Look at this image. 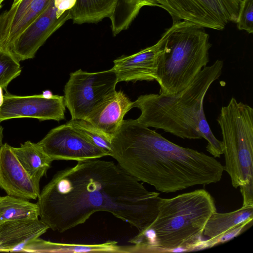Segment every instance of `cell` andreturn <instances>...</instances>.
I'll return each instance as SVG.
<instances>
[{
  "instance_id": "6da1fadb",
  "label": "cell",
  "mask_w": 253,
  "mask_h": 253,
  "mask_svg": "<svg viewBox=\"0 0 253 253\" xmlns=\"http://www.w3.org/2000/svg\"><path fill=\"white\" fill-rule=\"evenodd\" d=\"M139 181L113 161H78L57 171L40 192V219L63 233L103 211L141 231L157 216L161 197Z\"/></svg>"
},
{
  "instance_id": "7a4b0ae2",
  "label": "cell",
  "mask_w": 253,
  "mask_h": 253,
  "mask_svg": "<svg viewBox=\"0 0 253 253\" xmlns=\"http://www.w3.org/2000/svg\"><path fill=\"white\" fill-rule=\"evenodd\" d=\"M111 143V156L122 169L163 193L222 179L223 166L215 158L178 145L136 119L124 120Z\"/></svg>"
},
{
  "instance_id": "3957f363",
  "label": "cell",
  "mask_w": 253,
  "mask_h": 253,
  "mask_svg": "<svg viewBox=\"0 0 253 253\" xmlns=\"http://www.w3.org/2000/svg\"><path fill=\"white\" fill-rule=\"evenodd\" d=\"M223 62L216 60L204 67L184 89L173 94L150 93L133 102L141 114L136 119L147 126L161 129L183 139L204 138L206 150L214 158L223 153L222 141L213 134L203 109V102L211 84L222 74Z\"/></svg>"
},
{
  "instance_id": "277c9868",
  "label": "cell",
  "mask_w": 253,
  "mask_h": 253,
  "mask_svg": "<svg viewBox=\"0 0 253 253\" xmlns=\"http://www.w3.org/2000/svg\"><path fill=\"white\" fill-rule=\"evenodd\" d=\"M216 212L214 200L205 189L161 198L155 219L128 241L134 245L131 252L194 250L201 241L208 219Z\"/></svg>"
},
{
  "instance_id": "5b68a950",
  "label": "cell",
  "mask_w": 253,
  "mask_h": 253,
  "mask_svg": "<svg viewBox=\"0 0 253 253\" xmlns=\"http://www.w3.org/2000/svg\"><path fill=\"white\" fill-rule=\"evenodd\" d=\"M156 81L159 94L184 89L209 62L210 36L203 27L185 21L172 22L161 37Z\"/></svg>"
},
{
  "instance_id": "8992f818",
  "label": "cell",
  "mask_w": 253,
  "mask_h": 253,
  "mask_svg": "<svg viewBox=\"0 0 253 253\" xmlns=\"http://www.w3.org/2000/svg\"><path fill=\"white\" fill-rule=\"evenodd\" d=\"M223 145V169L240 187L243 206H253V109L232 97L217 119Z\"/></svg>"
},
{
  "instance_id": "52a82bcc",
  "label": "cell",
  "mask_w": 253,
  "mask_h": 253,
  "mask_svg": "<svg viewBox=\"0 0 253 253\" xmlns=\"http://www.w3.org/2000/svg\"><path fill=\"white\" fill-rule=\"evenodd\" d=\"M118 83L111 69L93 73L79 69L71 73L64 89L71 119L84 120L116 91Z\"/></svg>"
},
{
  "instance_id": "ba28073f",
  "label": "cell",
  "mask_w": 253,
  "mask_h": 253,
  "mask_svg": "<svg viewBox=\"0 0 253 253\" xmlns=\"http://www.w3.org/2000/svg\"><path fill=\"white\" fill-rule=\"evenodd\" d=\"M172 22L185 21L204 28L223 30L236 22L240 0H156Z\"/></svg>"
},
{
  "instance_id": "9c48e42d",
  "label": "cell",
  "mask_w": 253,
  "mask_h": 253,
  "mask_svg": "<svg viewBox=\"0 0 253 253\" xmlns=\"http://www.w3.org/2000/svg\"><path fill=\"white\" fill-rule=\"evenodd\" d=\"M38 144L52 161H81L108 156L68 122L51 129Z\"/></svg>"
},
{
  "instance_id": "30bf717a",
  "label": "cell",
  "mask_w": 253,
  "mask_h": 253,
  "mask_svg": "<svg viewBox=\"0 0 253 253\" xmlns=\"http://www.w3.org/2000/svg\"><path fill=\"white\" fill-rule=\"evenodd\" d=\"M5 92L0 106V122L15 118H35L40 121L65 119L64 96L53 95L48 98L42 94L18 96Z\"/></svg>"
},
{
  "instance_id": "8fae6325",
  "label": "cell",
  "mask_w": 253,
  "mask_h": 253,
  "mask_svg": "<svg viewBox=\"0 0 253 253\" xmlns=\"http://www.w3.org/2000/svg\"><path fill=\"white\" fill-rule=\"evenodd\" d=\"M70 10L59 16L51 0L44 11L16 39L9 49L20 62L33 58L52 34L71 19Z\"/></svg>"
},
{
  "instance_id": "7c38bea8",
  "label": "cell",
  "mask_w": 253,
  "mask_h": 253,
  "mask_svg": "<svg viewBox=\"0 0 253 253\" xmlns=\"http://www.w3.org/2000/svg\"><path fill=\"white\" fill-rule=\"evenodd\" d=\"M0 188L7 195L26 200H36L40 183L34 181L22 167L7 143L0 147Z\"/></svg>"
},
{
  "instance_id": "4fadbf2b",
  "label": "cell",
  "mask_w": 253,
  "mask_h": 253,
  "mask_svg": "<svg viewBox=\"0 0 253 253\" xmlns=\"http://www.w3.org/2000/svg\"><path fill=\"white\" fill-rule=\"evenodd\" d=\"M161 38L154 45L129 56H123L114 61L111 69L120 82L156 80L158 57L162 52Z\"/></svg>"
},
{
  "instance_id": "5bb4252c",
  "label": "cell",
  "mask_w": 253,
  "mask_h": 253,
  "mask_svg": "<svg viewBox=\"0 0 253 253\" xmlns=\"http://www.w3.org/2000/svg\"><path fill=\"white\" fill-rule=\"evenodd\" d=\"M49 227L40 219H20L0 223V252H24L32 241Z\"/></svg>"
},
{
  "instance_id": "9a60e30c",
  "label": "cell",
  "mask_w": 253,
  "mask_h": 253,
  "mask_svg": "<svg viewBox=\"0 0 253 253\" xmlns=\"http://www.w3.org/2000/svg\"><path fill=\"white\" fill-rule=\"evenodd\" d=\"M132 104L123 91L116 90L84 120L112 138L121 126L125 115L132 108Z\"/></svg>"
},
{
  "instance_id": "2e32d148",
  "label": "cell",
  "mask_w": 253,
  "mask_h": 253,
  "mask_svg": "<svg viewBox=\"0 0 253 253\" xmlns=\"http://www.w3.org/2000/svg\"><path fill=\"white\" fill-rule=\"evenodd\" d=\"M51 0H20L0 37V47L9 48L19 35L46 8Z\"/></svg>"
},
{
  "instance_id": "e0dca14e",
  "label": "cell",
  "mask_w": 253,
  "mask_h": 253,
  "mask_svg": "<svg viewBox=\"0 0 253 253\" xmlns=\"http://www.w3.org/2000/svg\"><path fill=\"white\" fill-rule=\"evenodd\" d=\"M126 246H121L116 241L98 244H78L54 243L40 237L31 242L24 252L29 253H126Z\"/></svg>"
},
{
  "instance_id": "ac0fdd59",
  "label": "cell",
  "mask_w": 253,
  "mask_h": 253,
  "mask_svg": "<svg viewBox=\"0 0 253 253\" xmlns=\"http://www.w3.org/2000/svg\"><path fill=\"white\" fill-rule=\"evenodd\" d=\"M20 164L30 176L40 183L41 178L46 175L52 162L38 143L27 140L19 147H12Z\"/></svg>"
},
{
  "instance_id": "d6986e66",
  "label": "cell",
  "mask_w": 253,
  "mask_h": 253,
  "mask_svg": "<svg viewBox=\"0 0 253 253\" xmlns=\"http://www.w3.org/2000/svg\"><path fill=\"white\" fill-rule=\"evenodd\" d=\"M121 0H76L71 9L74 24L95 23L110 19Z\"/></svg>"
},
{
  "instance_id": "ffe728a7",
  "label": "cell",
  "mask_w": 253,
  "mask_h": 253,
  "mask_svg": "<svg viewBox=\"0 0 253 253\" xmlns=\"http://www.w3.org/2000/svg\"><path fill=\"white\" fill-rule=\"evenodd\" d=\"M253 219V206H242L235 211L215 212L208 219L203 232L209 239L217 238L235 227Z\"/></svg>"
},
{
  "instance_id": "44dd1931",
  "label": "cell",
  "mask_w": 253,
  "mask_h": 253,
  "mask_svg": "<svg viewBox=\"0 0 253 253\" xmlns=\"http://www.w3.org/2000/svg\"><path fill=\"white\" fill-rule=\"evenodd\" d=\"M38 203L7 195L0 197V223L20 219H38Z\"/></svg>"
},
{
  "instance_id": "7402d4cb",
  "label": "cell",
  "mask_w": 253,
  "mask_h": 253,
  "mask_svg": "<svg viewBox=\"0 0 253 253\" xmlns=\"http://www.w3.org/2000/svg\"><path fill=\"white\" fill-rule=\"evenodd\" d=\"M69 124L84 135L96 146L111 156V137L85 120L71 119Z\"/></svg>"
},
{
  "instance_id": "603a6c76",
  "label": "cell",
  "mask_w": 253,
  "mask_h": 253,
  "mask_svg": "<svg viewBox=\"0 0 253 253\" xmlns=\"http://www.w3.org/2000/svg\"><path fill=\"white\" fill-rule=\"evenodd\" d=\"M19 61L9 48L0 47V87L6 91L7 86L21 73Z\"/></svg>"
},
{
  "instance_id": "cb8c5ba5",
  "label": "cell",
  "mask_w": 253,
  "mask_h": 253,
  "mask_svg": "<svg viewBox=\"0 0 253 253\" xmlns=\"http://www.w3.org/2000/svg\"><path fill=\"white\" fill-rule=\"evenodd\" d=\"M239 30L253 32V0H240L236 21Z\"/></svg>"
},
{
  "instance_id": "d4e9b609",
  "label": "cell",
  "mask_w": 253,
  "mask_h": 253,
  "mask_svg": "<svg viewBox=\"0 0 253 253\" xmlns=\"http://www.w3.org/2000/svg\"><path fill=\"white\" fill-rule=\"evenodd\" d=\"M252 224L253 220H248L228 231L217 238L209 239L203 243H201V241L198 246L200 247V249H207L226 242L242 234Z\"/></svg>"
},
{
  "instance_id": "484cf974",
  "label": "cell",
  "mask_w": 253,
  "mask_h": 253,
  "mask_svg": "<svg viewBox=\"0 0 253 253\" xmlns=\"http://www.w3.org/2000/svg\"><path fill=\"white\" fill-rule=\"evenodd\" d=\"M76 0H54V3L59 16L70 10L75 5Z\"/></svg>"
},
{
  "instance_id": "4316f807",
  "label": "cell",
  "mask_w": 253,
  "mask_h": 253,
  "mask_svg": "<svg viewBox=\"0 0 253 253\" xmlns=\"http://www.w3.org/2000/svg\"><path fill=\"white\" fill-rule=\"evenodd\" d=\"M15 10V7L11 6L10 9L0 15V37L3 32L7 21Z\"/></svg>"
},
{
  "instance_id": "83f0119b",
  "label": "cell",
  "mask_w": 253,
  "mask_h": 253,
  "mask_svg": "<svg viewBox=\"0 0 253 253\" xmlns=\"http://www.w3.org/2000/svg\"><path fill=\"white\" fill-rule=\"evenodd\" d=\"M42 94L44 97L48 98H51L53 96V94H52V92L48 90L43 91Z\"/></svg>"
},
{
  "instance_id": "f1b7e54d",
  "label": "cell",
  "mask_w": 253,
  "mask_h": 253,
  "mask_svg": "<svg viewBox=\"0 0 253 253\" xmlns=\"http://www.w3.org/2000/svg\"><path fill=\"white\" fill-rule=\"evenodd\" d=\"M3 128L0 125V147L2 146L3 144L2 143V140L3 138Z\"/></svg>"
},
{
  "instance_id": "f546056e",
  "label": "cell",
  "mask_w": 253,
  "mask_h": 253,
  "mask_svg": "<svg viewBox=\"0 0 253 253\" xmlns=\"http://www.w3.org/2000/svg\"><path fill=\"white\" fill-rule=\"evenodd\" d=\"M4 100V94L3 93V89L0 87V106L2 105Z\"/></svg>"
},
{
  "instance_id": "4dcf8cb0",
  "label": "cell",
  "mask_w": 253,
  "mask_h": 253,
  "mask_svg": "<svg viewBox=\"0 0 253 253\" xmlns=\"http://www.w3.org/2000/svg\"><path fill=\"white\" fill-rule=\"evenodd\" d=\"M20 0H13V2L12 3V5H16L18 4V3L19 2Z\"/></svg>"
},
{
  "instance_id": "1f68e13d",
  "label": "cell",
  "mask_w": 253,
  "mask_h": 253,
  "mask_svg": "<svg viewBox=\"0 0 253 253\" xmlns=\"http://www.w3.org/2000/svg\"><path fill=\"white\" fill-rule=\"evenodd\" d=\"M4 0H0V8L1 7V3Z\"/></svg>"
}]
</instances>
